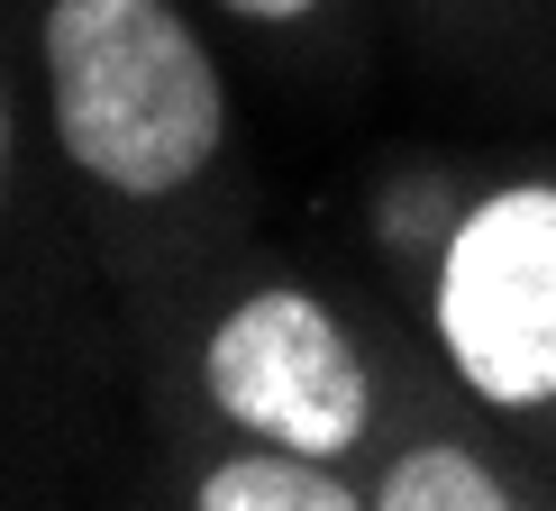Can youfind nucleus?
Instances as JSON below:
<instances>
[{
    "instance_id": "nucleus-4",
    "label": "nucleus",
    "mask_w": 556,
    "mask_h": 511,
    "mask_svg": "<svg viewBox=\"0 0 556 511\" xmlns=\"http://www.w3.org/2000/svg\"><path fill=\"white\" fill-rule=\"evenodd\" d=\"M556 502L529 457L475 429H410L365 457V511H529Z\"/></svg>"
},
{
    "instance_id": "nucleus-6",
    "label": "nucleus",
    "mask_w": 556,
    "mask_h": 511,
    "mask_svg": "<svg viewBox=\"0 0 556 511\" xmlns=\"http://www.w3.org/2000/svg\"><path fill=\"white\" fill-rule=\"evenodd\" d=\"M211 18H228L238 37H256V46H301V37H319L329 18L346 10V0H201Z\"/></svg>"
},
{
    "instance_id": "nucleus-7",
    "label": "nucleus",
    "mask_w": 556,
    "mask_h": 511,
    "mask_svg": "<svg viewBox=\"0 0 556 511\" xmlns=\"http://www.w3.org/2000/svg\"><path fill=\"white\" fill-rule=\"evenodd\" d=\"M18 201V101H10V74H0V220Z\"/></svg>"
},
{
    "instance_id": "nucleus-1",
    "label": "nucleus",
    "mask_w": 556,
    "mask_h": 511,
    "mask_svg": "<svg viewBox=\"0 0 556 511\" xmlns=\"http://www.w3.org/2000/svg\"><path fill=\"white\" fill-rule=\"evenodd\" d=\"M37 91L55 165L101 220L174 238L228 211L238 110L182 0H37Z\"/></svg>"
},
{
    "instance_id": "nucleus-3",
    "label": "nucleus",
    "mask_w": 556,
    "mask_h": 511,
    "mask_svg": "<svg viewBox=\"0 0 556 511\" xmlns=\"http://www.w3.org/2000/svg\"><path fill=\"white\" fill-rule=\"evenodd\" d=\"M429 347L475 411L556 438V174L483 183L429 256Z\"/></svg>"
},
{
    "instance_id": "nucleus-5",
    "label": "nucleus",
    "mask_w": 556,
    "mask_h": 511,
    "mask_svg": "<svg viewBox=\"0 0 556 511\" xmlns=\"http://www.w3.org/2000/svg\"><path fill=\"white\" fill-rule=\"evenodd\" d=\"M182 502L192 511H365V466L265 448V438H219L201 466H182Z\"/></svg>"
},
{
    "instance_id": "nucleus-2",
    "label": "nucleus",
    "mask_w": 556,
    "mask_h": 511,
    "mask_svg": "<svg viewBox=\"0 0 556 511\" xmlns=\"http://www.w3.org/2000/svg\"><path fill=\"white\" fill-rule=\"evenodd\" d=\"M192 392L219 438L365 466L383 448V357L338 292L301 274H256L219 292L192 338Z\"/></svg>"
}]
</instances>
